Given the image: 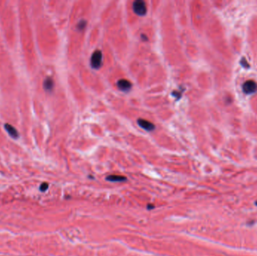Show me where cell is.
I'll return each mask as SVG.
<instances>
[{
	"instance_id": "8fae6325",
	"label": "cell",
	"mask_w": 257,
	"mask_h": 256,
	"mask_svg": "<svg viewBox=\"0 0 257 256\" xmlns=\"http://www.w3.org/2000/svg\"><path fill=\"white\" fill-rule=\"evenodd\" d=\"M241 66H243V67H245V68H249V66H250L249 64H248L247 62V60H245V59H244L241 60Z\"/></svg>"
},
{
	"instance_id": "5b68a950",
	"label": "cell",
	"mask_w": 257,
	"mask_h": 256,
	"mask_svg": "<svg viewBox=\"0 0 257 256\" xmlns=\"http://www.w3.org/2000/svg\"><path fill=\"white\" fill-rule=\"evenodd\" d=\"M138 125L139 126V127H141L142 129H144V130L149 131H153L155 129V125L153 122H150V121L146 120V119H139L137 120Z\"/></svg>"
},
{
	"instance_id": "7c38bea8",
	"label": "cell",
	"mask_w": 257,
	"mask_h": 256,
	"mask_svg": "<svg viewBox=\"0 0 257 256\" xmlns=\"http://www.w3.org/2000/svg\"><path fill=\"white\" fill-rule=\"evenodd\" d=\"M141 38H142V40L143 41V42H146V41L148 40L147 35H144V34H142V35H141Z\"/></svg>"
},
{
	"instance_id": "52a82bcc",
	"label": "cell",
	"mask_w": 257,
	"mask_h": 256,
	"mask_svg": "<svg viewBox=\"0 0 257 256\" xmlns=\"http://www.w3.org/2000/svg\"><path fill=\"white\" fill-rule=\"evenodd\" d=\"M44 89L47 92H51L54 87V82L51 78H47L44 81Z\"/></svg>"
},
{
	"instance_id": "3957f363",
	"label": "cell",
	"mask_w": 257,
	"mask_h": 256,
	"mask_svg": "<svg viewBox=\"0 0 257 256\" xmlns=\"http://www.w3.org/2000/svg\"><path fill=\"white\" fill-rule=\"evenodd\" d=\"M242 90L245 94H247V95L253 94L257 91V83L251 80L247 81L243 84Z\"/></svg>"
},
{
	"instance_id": "7a4b0ae2",
	"label": "cell",
	"mask_w": 257,
	"mask_h": 256,
	"mask_svg": "<svg viewBox=\"0 0 257 256\" xmlns=\"http://www.w3.org/2000/svg\"><path fill=\"white\" fill-rule=\"evenodd\" d=\"M132 10L138 16H145L147 12L146 2L143 0H136L132 3Z\"/></svg>"
},
{
	"instance_id": "ba28073f",
	"label": "cell",
	"mask_w": 257,
	"mask_h": 256,
	"mask_svg": "<svg viewBox=\"0 0 257 256\" xmlns=\"http://www.w3.org/2000/svg\"><path fill=\"white\" fill-rule=\"evenodd\" d=\"M106 179L107 180L110 182H122L126 180V178L125 177L120 175H110Z\"/></svg>"
},
{
	"instance_id": "9c48e42d",
	"label": "cell",
	"mask_w": 257,
	"mask_h": 256,
	"mask_svg": "<svg viewBox=\"0 0 257 256\" xmlns=\"http://www.w3.org/2000/svg\"><path fill=\"white\" fill-rule=\"evenodd\" d=\"M86 26V21L85 20H81L78 22L77 25V29L78 31H83Z\"/></svg>"
},
{
	"instance_id": "4fadbf2b",
	"label": "cell",
	"mask_w": 257,
	"mask_h": 256,
	"mask_svg": "<svg viewBox=\"0 0 257 256\" xmlns=\"http://www.w3.org/2000/svg\"><path fill=\"white\" fill-rule=\"evenodd\" d=\"M256 205H257V201H256Z\"/></svg>"
},
{
	"instance_id": "8992f818",
	"label": "cell",
	"mask_w": 257,
	"mask_h": 256,
	"mask_svg": "<svg viewBox=\"0 0 257 256\" xmlns=\"http://www.w3.org/2000/svg\"><path fill=\"white\" fill-rule=\"evenodd\" d=\"M4 126L5 129L8 131V134H9L11 138H13L14 139H18V138H19V133H18V131H17V129H15L13 126L6 123Z\"/></svg>"
},
{
	"instance_id": "277c9868",
	"label": "cell",
	"mask_w": 257,
	"mask_h": 256,
	"mask_svg": "<svg viewBox=\"0 0 257 256\" xmlns=\"http://www.w3.org/2000/svg\"><path fill=\"white\" fill-rule=\"evenodd\" d=\"M117 86L119 90L123 93H128L132 87V83L127 79H120L117 82Z\"/></svg>"
},
{
	"instance_id": "6da1fadb",
	"label": "cell",
	"mask_w": 257,
	"mask_h": 256,
	"mask_svg": "<svg viewBox=\"0 0 257 256\" xmlns=\"http://www.w3.org/2000/svg\"><path fill=\"white\" fill-rule=\"evenodd\" d=\"M103 63V54L100 50H96L92 54L90 57V66L95 70L99 69Z\"/></svg>"
},
{
	"instance_id": "30bf717a",
	"label": "cell",
	"mask_w": 257,
	"mask_h": 256,
	"mask_svg": "<svg viewBox=\"0 0 257 256\" xmlns=\"http://www.w3.org/2000/svg\"><path fill=\"white\" fill-rule=\"evenodd\" d=\"M47 188H48V184H47V182H44V183H42V185L40 186V191H42V192H45L47 189Z\"/></svg>"
}]
</instances>
